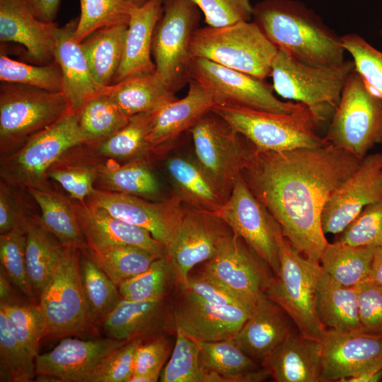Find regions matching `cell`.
<instances>
[{
  "label": "cell",
  "mask_w": 382,
  "mask_h": 382,
  "mask_svg": "<svg viewBox=\"0 0 382 382\" xmlns=\"http://www.w3.org/2000/svg\"><path fill=\"white\" fill-rule=\"evenodd\" d=\"M103 91L129 117L151 113L177 99L156 72L125 79L104 87Z\"/></svg>",
  "instance_id": "cell-32"
},
{
  "label": "cell",
  "mask_w": 382,
  "mask_h": 382,
  "mask_svg": "<svg viewBox=\"0 0 382 382\" xmlns=\"http://www.w3.org/2000/svg\"><path fill=\"white\" fill-rule=\"evenodd\" d=\"M26 229L16 228L0 235L1 268L12 284L29 299H35L25 262Z\"/></svg>",
  "instance_id": "cell-49"
},
{
  "label": "cell",
  "mask_w": 382,
  "mask_h": 382,
  "mask_svg": "<svg viewBox=\"0 0 382 382\" xmlns=\"http://www.w3.org/2000/svg\"><path fill=\"white\" fill-rule=\"evenodd\" d=\"M27 189L40 209V224L63 245H73L82 251L87 250L74 203L54 191L36 187Z\"/></svg>",
  "instance_id": "cell-35"
},
{
  "label": "cell",
  "mask_w": 382,
  "mask_h": 382,
  "mask_svg": "<svg viewBox=\"0 0 382 382\" xmlns=\"http://www.w3.org/2000/svg\"><path fill=\"white\" fill-rule=\"evenodd\" d=\"M196 160L226 201L256 149L212 110L190 130Z\"/></svg>",
  "instance_id": "cell-10"
},
{
  "label": "cell",
  "mask_w": 382,
  "mask_h": 382,
  "mask_svg": "<svg viewBox=\"0 0 382 382\" xmlns=\"http://www.w3.org/2000/svg\"><path fill=\"white\" fill-rule=\"evenodd\" d=\"M279 270L265 294L289 315L303 335L319 341L326 329L318 319L316 306L323 268L319 262L299 253L283 234L279 238Z\"/></svg>",
  "instance_id": "cell-6"
},
{
  "label": "cell",
  "mask_w": 382,
  "mask_h": 382,
  "mask_svg": "<svg viewBox=\"0 0 382 382\" xmlns=\"http://www.w3.org/2000/svg\"><path fill=\"white\" fill-rule=\"evenodd\" d=\"M382 378V364L345 378L342 382H377Z\"/></svg>",
  "instance_id": "cell-60"
},
{
  "label": "cell",
  "mask_w": 382,
  "mask_h": 382,
  "mask_svg": "<svg viewBox=\"0 0 382 382\" xmlns=\"http://www.w3.org/2000/svg\"><path fill=\"white\" fill-rule=\"evenodd\" d=\"M55 23L39 20L27 0H0V40L22 45L30 62L47 64L53 61Z\"/></svg>",
  "instance_id": "cell-23"
},
{
  "label": "cell",
  "mask_w": 382,
  "mask_h": 382,
  "mask_svg": "<svg viewBox=\"0 0 382 382\" xmlns=\"http://www.w3.org/2000/svg\"><path fill=\"white\" fill-rule=\"evenodd\" d=\"M278 49L254 21L198 28L190 42L192 58H203L265 80Z\"/></svg>",
  "instance_id": "cell-5"
},
{
  "label": "cell",
  "mask_w": 382,
  "mask_h": 382,
  "mask_svg": "<svg viewBox=\"0 0 382 382\" xmlns=\"http://www.w3.org/2000/svg\"><path fill=\"white\" fill-rule=\"evenodd\" d=\"M215 213L267 262L274 275L278 273L282 229L253 195L242 174L236 178L228 199Z\"/></svg>",
  "instance_id": "cell-14"
},
{
  "label": "cell",
  "mask_w": 382,
  "mask_h": 382,
  "mask_svg": "<svg viewBox=\"0 0 382 382\" xmlns=\"http://www.w3.org/2000/svg\"><path fill=\"white\" fill-rule=\"evenodd\" d=\"M79 16L54 30V59L59 65L63 77V93L70 108L79 110L92 97L103 91L96 81L81 42L74 37Z\"/></svg>",
  "instance_id": "cell-26"
},
{
  "label": "cell",
  "mask_w": 382,
  "mask_h": 382,
  "mask_svg": "<svg viewBox=\"0 0 382 382\" xmlns=\"http://www.w3.org/2000/svg\"><path fill=\"white\" fill-rule=\"evenodd\" d=\"M40 222L30 221L26 228L25 262L35 299L52 278L64 245Z\"/></svg>",
  "instance_id": "cell-36"
},
{
  "label": "cell",
  "mask_w": 382,
  "mask_h": 382,
  "mask_svg": "<svg viewBox=\"0 0 382 382\" xmlns=\"http://www.w3.org/2000/svg\"><path fill=\"white\" fill-rule=\"evenodd\" d=\"M192 1L202 12L208 26L224 27L252 18L253 6L250 0Z\"/></svg>",
  "instance_id": "cell-53"
},
{
  "label": "cell",
  "mask_w": 382,
  "mask_h": 382,
  "mask_svg": "<svg viewBox=\"0 0 382 382\" xmlns=\"http://www.w3.org/2000/svg\"><path fill=\"white\" fill-rule=\"evenodd\" d=\"M35 374V358L11 335L0 308V381L28 382Z\"/></svg>",
  "instance_id": "cell-48"
},
{
  "label": "cell",
  "mask_w": 382,
  "mask_h": 382,
  "mask_svg": "<svg viewBox=\"0 0 382 382\" xmlns=\"http://www.w3.org/2000/svg\"><path fill=\"white\" fill-rule=\"evenodd\" d=\"M369 277L382 286V247H378L376 249Z\"/></svg>",
  "instance_id": "cell-61"
},
{
  "label": "cell",
  "mask_w": 382,
  "mask_h": 382,
  "mask_svg": "<svg viewBox=\"0 0 382 382\" xmlns=\"http://www.w3.org/2000/svg\"><path fill=\"white\" fill-rule=\"evenodd\" d=\"M88 250L96 265L117 285L146 270L158 256L131 245Z\"/></svg>",
  "instance_id": "cell-43"
},
{
  "label": "cell",
  "mask_w": 382,
  "mask_h": 382,
  "mask_svg": "<svg viewBox=\"0 0 382 382\" xmlns=\"http://www.w3.org/2000/svg\"><path fill=\"white\" fill-rule=\"evenodd\" d=\"M102 325L109 337L124 341L173 330L171 303L168 298L145 301L122 299Z\"/></svg>",
  "instance_id": "cell-29"
},
{
  "label": "cell",
  "mask_w": 382,
  "mask_h": 382,
  "mask_svg": "<svg viewBox=\"0 0 382 382\" xmlns=\"http://www.w3.org/2000/svg\"><path fill=\"white\" fill-rule=\"evenodd\" d=\"M381 36H382V30H381Z\"/></svg>",
  "instance_id": "cell-63"
},
{
  "label": "cell",
  "mask_w": 382,
  "mask_h": 382,
  "mask_svg": "<svg viewBox=\"0 0 382 382\" xmlns=\"http://www.w3.org/2000/svg\"><path fill=\"white\" fill-rule=\"evenodd\" d=\"M354 70L353 60L336 66H313L278 50L270 76L278 95L306 105L323 122L335 110L346 81Z\"/></svg>",
  "instance_id": "cell-7"
},
{
  "label": "cell",
  "mask_w": 382,
  "mask_h": 382,
  "mask_svg": "<svg viewBox=\"0 0 382 382\" xmlns=\"http://www.w3.org/2000/svg\"><path fill=\"white\" fill-rule=\"evenodd\" d=\"M236 294L256 302L274 275L267 262L233 233L201 270Z\"/></svg>",
  "instance_id": "cell-18"
},
{
  "label": "cell",
  "mask_w": 382,
  "mask_h": 382,
  "mask_svg": "<svg viewBox=\"0 0 382 382\" xmlns=\"http://www.w3.org/2000/svg\"><path fill=\"white\" fill-rule=\"evenodd\" d=\"M80 250L76 245H64L55 271L38 299L45 337H70L90 326L81 284Z\"/></svg>",
  "instance_id": "cell-12"
},
{
  "label": "cell",
  "mask_w": 382,
  "mask_h": 382,
  "mask_svg": "<svg viewBox=\"0 0 382 382\" xmlns=\"http://www.w3.org/2000/svg\"><path fill=\"white\" fill-rule=\"evenodd\" d=\"M341 40L345 52L353 59L355 70L382 100V52L355 33L345 35Z\"/></svg>",
  "instance_id": "cell-50"
},
{
  "label": "cell",
  "mask_w": 382,
  "mask_h": 382,
  "mask_svg": "<svg viewBox=\"0 0 382 382\" xmlns=\"http://www.w3.org/2000/svg\"><path fill=\"white\" fill-rule=\"evenodd\" d=\"M100 190L125 193L143 198L160 194L158 180L146 158L128 161L122 166H98L97 180Z\"/></svg>",
  "instance_id": "cell-39"
},
{
  "label": "cell",
  "mask_w": 382,
  "mask_h": 382,
  "mask_svg": "<svg viewBox=\"0 0 382 382\" xmlns=\"http://www.w3.org/2000/svg\"><path fill=\"white\" fill-rule=\"evenodd\" d=\"M382 199V152L367 155L334 192L321 215L325 235H339L368 204Z\"/></svg>",
  "instance_id": "cell-19"
},
{
  "label": "cell",
  "mask_w": 382,
  "mask_h": 382,
  "mask_svg": "<svg viewBox=\"0 0 382 382\" xmlns=\"http://www.w3.org/2000/svg\"><path fill=\"white\" fill-rule=\"evenodd\" d=\"M141 338L127 342L112 352L97 369L90 382H129L133 375L136 351Z\"/></svg>",
  "instance_id": "cell-54"
},
{
  "label": "cell",
  "mask_w": 382,
  "mask_h": 382,
  "mask_svg": "<svg viewBox=\"0 0 382 382\" xmlns=\"http://www.w3.org/2000/svg\"><path fill=\"white\" fill-rule=\"evenodd\" d=\"M294 327L289 315L262 294L234 340L251 359L262 366Z\"/></svg>",
  "instance_id": "cell-25"
},
{
  "label": "cell",
  "mask_w": 382,
  "mask_h": 382,
  "mask_svg": "<svg viewBox=\"0 0 382 382\" xmlns=\"http://www.w3.org/2000/svg\"><path fill=\"white\" fill-rule=\"evenodd\" d=\"M77 112L80 127L89 144L107 139L130 120L103 91L87 100Z\"/></svg>",
  "instance_id": "cell-42"
},
{
  "label": "cell",
  "mask_w": 382,
  "mask_h": 382,
  "mask_svg": "<svg viewBox=\"0 0 382 382\" xmlns=\"http://www.w3.org/2000/svg\"><path fill=\"white\" fill-rule=\"evenodd\" d=\"M262 367L277 382H320V344L294 327Z\"/></svg>",
  "instance_id": "cell-27"
},
{
  "label": "cell",
  "mask_w": 382,
  "mask_h": 382,
  "mask_svg": "<svg viewBox=\"0 0 382 382\" xmlns=\"http://www.w3.org/2000/svg\"><path fill=\"white\" fill-rule=\"evenodd\" d=\"M47 175L58 183L72 199L82 203L95 190L98 166L81 164L52 166Z\"/></svg>",
  "instance_id": "cell-52"
},
{
  "label": "cell",
  "mask_w": 382,
  "mask_h": 382,
  "mask_svg": "<svg viewBox=\"0 0 382 382\" xmlns=\"http://www.w3.org/2000/svg\"><path fill=\"white\" fill-rule=\"evenodd\" d=\"M35 16L42 22L54 23L61 0H27Z\"/></svg>",
  "instance_id": "cell-59"
},
{
  "label": "cell",
  "mask_w": 382,
  "mask_h": 382,
  "mask_svg": "<svg viewBox=\"0 0 382 382\" xmlns=\"http://www.w3.org/2000/svg\"><path fill=\"white\" fill-rule=\"evenodd\" d=\"M87 144L78 112L71 110L16 153L1 158V180L11 185L45 189L43 183L50 168L68 150Z\"/></svg>",
  "instance_id": "cell-9"
},
{
  "label": "cell",
  "mask_w": 382,
  "mask_h": 382,
  "mask_svg": "<svg viewBox=\"0 0 382 382\" xmlns=\"http://www.w3.org/2000/svg\"><path fill=\"white\" fill-rule=\"evenodd\" d=\"M171 349L170 340L162 335L142 342L135 353L132 376L148 375L158 380Z\"/></svg>",
  "instance_id": "cell-57"
},
{
  "label": "cell",
  "mask_w": 382,
  "mask_h": 382,
  "mask_svg": "<svg viewBox=\"0 0 382 382\" xmlns=\"http://www.w3.org/2000/svg\"><path fill=\"white\" fill-rule=\"evenodd\" d=\"M324 139L361 160L382 143V100L356 70L346 81Z\"/></svg>",
  "instance_id": "cell-8"
},
{
  "label": "cell",
  "mask_w": 382,
  "mask_h": 382,
  "mask_svg": "<svg viewBox=\"0 0 382 382\" xmlns=\"http://www.w3.org/2000/svg\"><path fill=\"white\" fill-rule=\"evenodd\" d=\"M88 250H95L115 245H131L158 257L166 255V245L147 230L111 215L106 210L85 202L74 203Z\"/></svg>",
  "instance_id": "cell-24"
},
{
  "label": "cell",
  "mask_w": 382,
  "mask_h": 382,
  "mask_svg": "<svg viewBox=\"0 0 382 382\" xmlns=\"http://www.w3.org/2000/svg\"><path fill=\"white\" fill-rule=\"evenodd\" d=\"M196 342L205 382H259L271 377L268 370L251 359L234 338Z\"/></svg>",
  "instance_id": "cell-30"
},
{
  "label": "cell",
  "mask_w": 382,
  "mask_h": 382,
  "mask_svg": "<svg viewBox=\"0 0 382 382\" xmlns=\"http://www.w3.org/2000/svg\"><path fill=\"white\" fill-rule=\"evenodd\" d=\"M175 334L174 347L163 368L160 381L205 382V373L200 364L197 342L178 330Z\"/></svg>",
  "instance_id": "cell-47"
},
{
  "label": "cell",
  "mask_w": 382,
  "mask_h": 382,
  "mask_svg": "<svg viewBox=\"0 0 382 382\" xmlns=\"http://www.w3.org/2000/svg\"><path fill=\"white\" fill-rule=\"evenodd\" d=\"M127 25L96 30L81 45L96 81L102 87L112 83L123 57Z\"/></svg>",
  "instance_id": "cell-34"
},
{
  "label": "cell",
  "mask_w": 382,
  "mask_h": 382,
  "mask_svg": "<svg viewBox=\"0 0 382 382\" xmlns=\"http://www.w3.org/2000/svg\"><path fill=\"white\" fill-rule=\"evenodd\" d=\"M86 202L147 230L166 247L173 239L185 210V206L173 194L163 200L151 202L137 196L95 189Z\"/></svg>",
  "instance_id": "cell-17"
},
{
  "label": "cell",
  "mask_w": 382,
  "mask_h": 382,
  "mask_svg": "<svg viewBox=\"0 0 382 382\" xmlns=\"http://www.w3.org/2000/svg\"><path fill=\"white\" fill-rule=\"evenodd\" d=\"M180 285L197 296L214 304L253 309L256 303L231 291L201 271L196 274H190L186 282Z\"/></svg>",
  "instance_id": "cell-56"
},
{
  "label": "cell",
  "mask_w": 382,
  "mask_h": 382,
  "mask_svg": "<svg viewBox=\"0 0 382 382\" xmlns=\"http://www.w3.org/2000/svg\"><path fill=\"white\" fill-rule=\"evenodd\" d=\"M212 111L257 151H283L318 147L327 143L318 133L321 120L303 104L290 113L219 105H214Z\"/></svg>",
  "instance_id": "cell-3"
},
{
  "label": "cell",
  "mask_w": 382,
  "mask_h": 382,
  "mask_svg": "<svg viewBox=\"0 0 382 382\" xmlns=\"http://www.w3.org/2000/svg\"><path fill=\"white\" fill-rule=\"evenodd\" d=\"M147 0H79L80 15L74 33L81 42L90 34L108 26L127 25L134 10Z\"/></svg>",
  "instance_id": "cell-41"
},
{
  "label": "cell",
  "mask_w": 382,
  "mask_h": 382,
  "mask_svg": "<svg viewBox=\"0 0 382 382\" xmlns=\"http://www.w3.org/2000/svg\"><path fill=\"white\" fill-rule=\"evenodd\" d=\"M31 221L25 219L21 204L8 183L1 180L0 186V233L16 228H27Z\"/></svg>",
  "instance_id": "cell-58"
},
{
  "label": "cell",
  "mask_w": 382,
  "mask_h": 382,
  "mask_svg": "<svg viewBox=\"0 0 382 382\" xmlns=\"http://www.w3.org/2000/svg\"><path fill=\"white\" fill-rule=\"evenodd\" d=\"M1 82L16 83L49 92H63V77L59 65L53 61L47 64H28L0 55Z\"/></svg>",
  "instance_id": "cell-45"
},
{
  "label": "cell",
  "mask_w": 382,
  "mask_h": 382,
  "mask_svg": "<svg viewBox=\"0 0 382 382\" xmlns=\"http://www.w3.org/2000/svg\"><path fill=\"white\" fill-rule=\"evenodd\" d=\"M8 328L16 340L35 358L39 344L45 335L43 316L38 305L1 303Z\"/></svg>",
  "instance_id": "cell-46"
},
{
  "label": "cell",
  "mask_w": 382,
  "mask_h": 382,
  "mask_svg": "<svg viewBox=\"0 0 382 382\" xmlns=\"http://www.w3.org/2000/svg\"><path fill=\"white\" fill-rule=\"evenodd\" d=\"M254 21L278 49L313 66L343 63L341 37L304 4L296 0H262L253 8Z\"/></svg>",
  "instance_id": "cell-2"
},
{
  "label": "cell",
  "mask_w": 382,
  "mask_h": 382,
  "mask_svg": "<svg viewBox=\"0 0 382 382\" xmlns=\"http://www.w3.org/2000/svg\"><path fill=\"white\" fill-rule=\"evenodd\" d=\"M378 247H354L340 242L328 243L320 257L323 270L339 284L354 286L369 277Z\"/></svg>",
  "instance_id": "cell-37"
},
{
  "label": "cell",
  "mask_w": 382,
  "mask_h": 382,
  "mask_svg": "<svg viewBox=\"0 0 382 382\" xmlns=\"http://www.w3.org/2000/svg\"><path fill=\"white\" fill-rule=\"evenodd\" d=\"M151 113H141L130 117L121 129L100 141L99 154L122 161L146 158L151 154L149 130Z\"/></svg>",
  "instance_id": "cell-44"
},
{
  "label": "cell",
  "mask_w": 382,
  "mask_h": 382,
  "mask_svg": "<svg viewBox=\"0 0 382 382\" xmlns=\"http://www.w3.org/2000/svg\"><path fill=\"white\" fill-rule=\"evenodd\" d=\"M253 309L214 304L178 284L171 302L172 328L197 342L234 338Z\"/></svg>",
  "instance_id": "cell-15"
},
{
  "label": "cell",
  "mask_w": 382,
  "mask_h": 382,
  "mask_svg": "<svg viewBox=\"0 0 382 382\" xmlns=\"http://www.w3.org/2000/svg\"><path fill=\"white\" fill-rule=\"evenodd\" d=\"M163 1L147 0L132 13L123 57L112 83L131 76L155 72L152 42L156 25L163 12Z\"/></svg>",
  "instance_id": "cell-28"
},
{
  "label": "cell",
  "mask_w": 382,
  "mask_h": 382,
  "mask_svg": "<svg viewBox=\"0 0 382 382\" xmlns=\"http://www.w3.org/2000/svg\"><path fill=\"white\" fill-rule=\"evenodd\" d=\"M11 281L4 271L0 270V302L7 303L12 293Z\"/></svg>",
  "instance_id": "cell-62"
},
{
  "label": "cell",
  "mask_w": 382,
  "mask_h": 382,
  "mask_svg": "<svg viewBox=\"0 0 382 382\" xmlns=\"http://www.w3.org/2000/svg\"><path fill=\"white\" fill-rule=\"evenodd\" d=\"M354 286L363 332L382 335V286L368 277Z\"/></svg>",
  "instance_id": "cell-55"
},
{
  "label": "cell",
  "mask_w": 382,
  "mask_h": 382,
  "mask_svg": "<svg viewBox=\"0 0 382 382\" xmlns=\"http://www.w3.org/2000/svg\"><path fill=\"white\" fill-rule=\"evenodd\" d=\"M233 233L215 212L185 206L182 221L166 255L171 261L179 284H184L192 269L212 258L221 242Z\"/></svg>",
  "instance_id": "cell-16"
},
{
  "label": "cell",
  "mask_w": 382,
  "mask_h": 382,
  "mask_svg": "<svg viewBox=\"0 0 382 382\" xmlns=\"http://www.w3.org/2000/svg\"><path fill=\"white\" fill-rule=\"evenodd\" d=\"M361 161L328 142L283 151L255 150L241 174L292 246L319 262L328 243L321 228L323 210Z\"/></svg>",
  "instance_id": "cell-1"
},
{
  "label": "cell",
  "mask_w": 382,
  "mask_h": 382,
  "mask_svg": "<svg viewBox=\"0 0 382 382\" xmlns=\"http://www.w3.org/2000/svg\"><path fill=\"white\" fill-rule=\"evenodd\" d=\"M178 284L171 261L163 255L156 259L146 270L122 282L117 287L123 299L145 301L168 298Z\"/></svg>",
  "instance_id": "cell-40"
},
{
  "label": "cell",
  "mask_w": 382,
  "mask_h": 382,
  "mask_svg": "<svg viewBox=\"0 0 382 382\" xmlns=\"http://www.w3.org/2000/svg\"><path fill=\"white\" fill-rule=\"evenodd\" d=\"M320 382L340 381L382 364V335L325 329Z\"/></svg>",
  "instance_id": "cell-20"
},
{
  "label": "cell",
  "mask_w": 382,
  "mask_h": 382,
  "mask_svg": "<svg viewBox=\"0 0 382 382\" xmlns=\"http://www.w3.org/2000/svg\"><path fill=\"white\" fill-rule=\"evenodd\" d=\"M127 342L109 337L88 340L64 337L51 351L36 356L35 374L54 381L90 382L107 357Z\"/></svg>",
  "instance_id": "cell-21"
},
{
  "label": "cell",
  "mask_w": 382,
  "mask_h": 382,
  "mask_svg": "<svg viewBox=\"0 0 382 382\" xmlns=\"http://www.w3.org/2000/svg\"><path fill=\"white\" fill-rule=\"evenodd\" d=\"M188 85L184 98L170 102L151 113V153L167 152L183 133L190 131L215 105L212 96L198 83L190 79Z\"/></svg>",
  "instance_id": "cell-22"
},
{
  "label": "cell",
  "mask_w": 382,
  "mask_h": 382,
  "mask_svg": "<svg viewBox=\"0 0 382 382\" xmlns=\"http://www.w3.org/2000/svg\"><path fill=\"white\" fill-rule=\"evenodd\" d=\"M166 168L173 195L186 207L216 212L225 202L196 159L173 156L167 160Z\"/></svg>",
  "instance_id": "cell-31"
},
{
  "label": "cell",
  "mask_w": 382,
  "mask_h": 382,
  "mask_svg": "<svg viewBox=\"0 0 382 382\" xmlns=\"http://www.w3.org/2000/svg\"><path fill=\"white\" fill-rule=\"evenodd\" d=\"M71 109L63 92L8 82L0 85V151L8 157Z\"/></svg>",
  "instance_id": "cell-4"
},
{
  "label": "cell",
  "mask_w": 382,
  "mask_h": 382,
  "mask_svg": "<svg viewBox=\"0 0 382 382\" xmlns=\"http://www.w3.org/2000/svg\"><path fill=\"white\" fill-rule=\"evenodd\" d=\"M81 277L90 325L102 324L123 299L117 286L96 265L88 250H83Z\"/></svg>",
  "instance_id": "cell-38"
},
{
  "label": "cell",
  "mask_w": 382,
  "mask_h": 382,
  "mask_svg": "<svg viewBox=\"0 0 382 382\" xmlns=\"http://www.w3.org/2000/svg\"><path fill=\"white\" fill-rule=\"evenodd\" d=\"M316 306L318 319L326 329L363 331L355 286L339 284L323 270L317 284Z\"/></svg>",
  "instance_id": "cell-33"
},
{
  "label": "cell",
  "mask_w": 382,
  "mask_h": 382,
  "mask_svg": "<svg viewBox=\"0 0 382 382\" xmlns=\"http://www.w3.org/2000/svg\"><path fill=\"white\" fill-rule=\"evenodd\" d=\"M198 83L212 98L215 105L290 113L302 104L284 102L264 80L203 58H192L190 80Z\"/></svg>",
  "instance_id": "cell-13"
},
{
  "label": "cell",
  "mask_w": 382,
  "mask_h": 382,
  "mask_svg": "<svg viewBox=\"0 0 382 382\" xmlns=\"http://www.w3.org/2000/svg\"><path fill=\"white\" fill-rule=\"evenodd\" d=\"M337 242L354 247H382V199L366 205L339 234Z\"/></svg>",
  "instance_id": "cell-51"
},
{
  "label": "cell",
  "mask_w": 382,
  "mask_h": 382,
  "mask_svg": "<svg viewBox=\"0 0 382 382\" xmlns=\"http://www.w3.org/2000/svg\"><path fill=\"white\" fill-rule=\"evenodd\" d=\"M201 11L192 0H164L156 25L152 57L156 74L175 93L190 81V42Z\"/></svg>",
  "instance_id": "cell-11"
}]
</instances>
